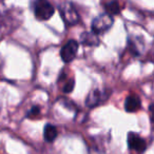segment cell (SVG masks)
Wrapping results in <instances>:
<instances>
[{
  "label": "cell",
  "mask_w": 154,
  "mask_h": 154,
  "mask_svg": "<svg viewBox=\"0 0 154 154\" xmlns=\"http://www.w3.org/2000/svg\"><path fill=\"white\" fill-rule=\"evenodd\" d=\"M114 23L113 16H111L108 13H103L95 17L92 21V32L99 35L107 32L111 29V26Z\"/></svg>",
  "instance_id": "7a4b0ae2"
},
{
  "label": "cell",
  "mask_w": 154,
  "mask_h": 154,
  "mask_svg": "<svg viewBox=\"0 0 154 154\" xmlns=\"http://www.w3.org/2000/svg\"><path fill=\"white\" fill-rule=\"evenodd\" d=\"M75 86V80L74 79H70L66 82V85L63 86V92L64 93H71L74 89Z\"/></svg>",
  "instance_id": "7c38bea8"
},
{
  "label": "cell",
  "mask_w": 154,
  "mask_h": 154,
  "mask_svg": "<svg viewBox=\"0 0 154 154\" xmlns=\"http://www.w3.org/2000/svg\"><path fill=\"white\" fill-rule=\"evenodd\" d=\"M60 15L66 26H75L79 22L80 17L75 7L71 2H66L59 7Z\"/></svg>",
  "instance_id": "3957f363"
},
{
  "label": "cell",
  "mask_w": 154,
  "mask_h": 154,
  "mask_svg": "<svg viewBox=\"0 0 154 154\" xmlns=\"http://www.w3.org/2000/svg\"><path fill=\"white\" fill-rule=\"evenodd\" d=\"M149 110H150V114H151V120H152V122L154 124V105L150 106Z\"/></svg>",
  "instance_id": "4fadbf2b"
},
{
  "label": "cell",
  "mask_w": 154,
  "mask_h": 154,
  "mask_svg": "<svg viewBox=\"0 0 154 154\" xmlns=\"http://www.w3.org/2000/svg\"><path fill=\"white\" fill-rule=\"evenodd\" d=\"M39 113H40V108H39L38 106H34V107H32L30 109V111H29L26 116H28L29 118H35L39 115Z\"/></svg>",
  "instance_id": "8fae6325"
},
{
  "label": "cell",
  "mask_w": 154,
  "mask_h": 154,
  "mask_svg": "<svg viewBox=\"0 0 154 154\" xmlns=\"http://www.w3.org/2000/svg\"><path fill=\"white\" fill-rule=\"evenodd\" d=\"M127 140H128L129 149L138 152V153L143 152L147 148V143H146L145 139L134 132L128 133V139Z\"/></svg>",
  "instance_id": "5b68a950"
},
{
  "label": "cell",
  "mask_w": 154,
  "mask_h": 154,
  "mask_svg": "<svg viewBox=\"0 0 154 154\" xmlns=\"http://www.w3.org/2000/svg\"><path fill=\"white\" fill-rule=\"evenodd\" d=\"M105 9L107 13L110 14L111 16L118 15L120 13V5L117 0H112L110 2L105 3Z\"/></svg>",
  "instance_id": "30bf717a"
},
{
  "label": "cell",
  "mask_w": 154,
  "mask_h": 154,
  "mask_svg": "<svg viewBox=\"0 0 154 154\" xmlns=\"http://www.w3.org/2000/svg\"><path fill=\"white\" fill-rule=\"evenodd\" d=\"M105 92H101L99 90H93L88 94L86 99V106L89 108H94L98 106L100 103L106 100Z\"/></svg>",
  "instance_id": "8992f818"
},
{
  "label": "cell",
  "mask_w": 154,
  "mask_h": 154,
  "mask_svg": "<svg viewBox=\"0 0 154 154\" xmlns=\"http://www.w3.org/2000/svg\"><path fill=\"white\" fill-rule=\"evenodd\" d=\"M141 103L140 99L136 95H129L125 100V110L129 113L136 112L138 109H140Z\"/></svg>",
  "instance_id": "52a82bcc"
},
{
  "label": "cell",
  "mask_w": 154,
  "mask_h": 154,
  "mask_svg": "<svg viewBox=\"0 0 154 154\" xmlns=\"http://www.w3.org/2000/svg\"><path fill=\"white\" fill-rule=\"evenodd\" d=\"M58 131L54 125L52 124H47L43 129V137H45V140L48 143H53L56 138H57Z\"/></svg>",
  "instance_id": "9c48e42d"
},
{
  "label": "cell",
  "mask_w": 154,
  "mask_h": 154,
  "mask_svg": "<svg viewBox=\"0 0 154 154\" xmlns=\"http://www.w3.org/2000/svg\"><path fill=\"white\" fill-rule=\"evenodd\" d=\"M78 47L79 43L77 42L74 39L69 40L66 45L62 47L61 51H60V57H61L62 61L69 63V62L73 61L74 58L76 57L77 51H78Z\"/></svg>",
  "instance_id": "277c9868"
},
{
  "label": "cell",
  "mask_w": 154,
  "mask_h": 154,
  "mask_svg": "<svg viewBox=\"0 0 154 154\" xmlns=\"http://www.w3.org/2000/svg\"><path fill=\"white\" fill-rule=\"evenodd\" d=\"M54 7L48 0H36L34 2V15L38 20H49L54 15Z\"/></svg>",
  "instance_id": "6da1fadb"
},
{
  "label": "cell",
  "mask_w": 154,
  "mask_h": 154,
  "mask_svg": "<svg viewBox=\"0 0 154 154\" xmlns=\"http://www.w3.org/2000/svg\"><path fill=\"white\" fill-rule=\"evenodd\" d=\"M80 43L88 47H95L99 45V37L94 32H84L80 36Z\"/></svg>",
  "instance_id": "ba28073f"
}]
</instances>
